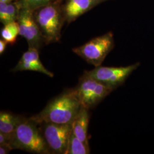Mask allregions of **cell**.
Wrapping results in <instances>:
<instances>
[{"instance_id": "obj_7", "label": "cell", "mask_w": 154, "mask_h": 154, "mask_svg": "<svg viewBox=\"0 0 154 154\" xmlns=\"http://www.w3.org/2000/svg\"><path fill=\"white\" fill-rule=\"evenodd\" d=\"M139 66V62L125 67L99 66L91 71H85L84 74L114 90L125 82L127 78Z\"/></svg>"}, {"instance_id": "obj_3", "label": "cell", "mask_w": 154, "mask_h": 154, "mask_svg": "<svg viewBox=\"0 0 154 154\" xmlns=\"http://www.w3.org/2000/svg\"><path fill=\"white\" fill-rule=\"evenodd\" d=\"M11 149H20L34 154H50L39 125L30 118H24L13 134Z\"/></svg>"}, {"instance_id": "obj_6", "label": "cell", "mask_w": 154, "mask_h": 154, "mask_svg": "<svg viewBox=\"0 0 154 154\" xmlns=\"http://www.w3.org/2000/svg\"><path fill=\"white\" fill-rule=\"evenodd\" d=\"M38 125L50 154H65L72 132V124L41 123Z\"/></svg>"}, {"instance_id": "obj_9", "label": "cell", "mask_w": 154, "mask_h": 154, "mask_svg": "<svg viewBox=\"0 0 154 154\" xmlns=\"http://www.w3.org/2000/svg\"><path fill=\"white\" fill-rule=\"evenodd\" d=\"M108 0H65L62 8L65 21L70 23L96 6Z\"/></svg>"}, {"instance_id": "obj_1", "label": "cell", "mask_w": 154, "mask_h": 154, "mask_svg": "<svg viewBox=\"0 0 154 154\" xmlns=\"http://www.w3.org/2000/svg\"><path fill=\"white\" fill-rule=\"evenodd\" d=\"M82 106L74 89L67 90L51 100L39 114L30 117L38 124L54 123L72 124Z\"/></svg>"}, {"instance_id": "obj_11", "label": "cell", "mask_w": 154, "mask_h": 154, "mask_svg": "<svg viewBox=\"0 0 154 154\" xmlns=\"http://www.w3.org/2000/svg\"><path fill=\"white\" fill-rule=\"evenodd\" d=\"M88 109L82 106L72 122V131L77 137L87 145H88Z\"/></svg>"}, {"instance_id": "obj_12", "label": "cell", "mask_w": 154, "mask_h": 154, "mask_svg": "<svg viewBox=\"0 0 154 154\" xmlns=\"http://www.w3.org/2000/svg\"><path fill=\"white\" fill-rule=\"evenodd\" d=\"M24 118L6 111L0 113V132L13 136L17 127Z\"/></svg>"}, {"instance_id": "obj_14", "label": "cell", "mask_w": 154, "mask_h": 154, "mask_svg": "<svg viewBox=\"0 0 154 154\" xmlns=\"http://www.w3.org/2000/svg\"><path fill=\"white\" fill-rule=\"evenodd\" d=\"M90 154L89 146L83 143L72 131L69 139L65 154Z\"/></svg>"}, {"instance_id": "obj_15", "label": "cell", "mask_w": 154, "mask_h": 154, "mask_svg": "<svg viewBox=\"0 0 154 154\" xmlns=\"http://www.w3.org/2000/svg\"><path fill=\"white\" fill-rule=\"evenodd\" d=\"M19 34L20 28L17 21H13L4 25V28L1 31L2 39L11 45L14 44L16 42L17 38Z\"/></svg>"}, {"instance_id": "obj_5", "label": "cell", "mask_w": 154, "mask_h": 154, "mask_svg": "<svg viewBox=\"0 0 154 154\" xmlns=\"http://www.w3.org/2000/svg\"><path fill=\"white\" fill-rule=\"evenodd\" d=\"M113 90V88L85 74L74 89L81 106L88 110L98 105Z\"/></svg>"}, {"instance_id": "obj_8", "label": "cell", "mask_w": 154, "mask_h": 154, "mask_svg": "<svg viewBox=\"0 0 154 154\" xmlns=\"http://www.w3.org/2000/svg\"><path fill=\"white\" fill-rule=\"evenodd\" d=\"M17 21L19 24L20 34L25 39L29 47L38 49L45 44L41 32L35 21L33 11L20 9Z\"/></svg>"}, {"instance_id": "obj_4", "label": "cell", "mask_w": 154, "mask_h": 154, "mask_svg": "<svg viewBox=\"0 0 154 154\" xmlns=\"http://www.w3.org/2000/svg\"><path fill=\"white\" fill-rule=\"evenodd\" d=\"M114 46L112 32L91 39L86 44L72 49V51L95 67L101 66Z\"/></svg>"}, {"instance_id": "obj_2", "label": "cell", "mask_w": 154, "mask_h": 154, "mask_svg": "<svg viewBox=\"0 0 154 154\" xmlns=\"http://www.w3.org/2000/svg\"><path fill=\"white\" fill-rule=\"evenodd\" d=\"M62 0H54L33 11L34 17L41 32L45 44L58 42L61 30L66 22L62 8Z\"/></svg>"}, {"instance_id": "obj_10", "label": "cell", "mask_w": 154, "mask_h": 154, "mask_svg": "<svg viewBox=\"0 0 154 154\" xmlns=\"http://www.w3.org/2000/svg\"><path fill=\"white\" fill-rule=\"evenodd\" d=\"M13 71H34L42 72L50 77H54L53 73L46 69L41 62L38 49L30 47L23 54L20 60L13 69Z\"/></svg>"}, {"instance_id": "obj_16", "label": "cell", "mask_w": 154, "mask_h": 154, "mask_svg": "<svg viewBox=\"0 0 154 154\" xmlns=\"http://www.w3.org/2000/svg\"><path fill=\"white\" fill-rule=\"evenodd\" d=\"M54 0H18L16 1L19 9L34 11L39 8L46 5Z\"/></svg>"}, {"instance_id": "obj_18", "label": "cell", "mask_w": 154, "mask_h": 154, "mask_svg": "<svg viewBox=\"0 0 154 154\" xmlns=\"http://www.w3.org/2000/svg\"><path fill=\"white\" fill-rule=\"evenodd\" d=\"M7 44L8 43L6 42L5 40H4L2 39H1L0 40V54H1V55L4 52Z\"/></svg>"}, {"instance_id": "obj_13", "label": "cell", "mask_w": 154, "mask_h": 154, "mask_svg": "<svg viewBox=\"0 0 154 154\" xmlns=\"http://www.w3.org/2000/svg\"><path fill=\"white\" fill-rule=\"evenodd\" d=\"M20 11L16 2H4L0 1V21L6 25L8 23L17 21Z\"/></svg>"}, {"instance_id": "obj_19", "label": "cell", "mask_w": 154, "mask_h": 154, "mask_svg": "<svg viewBox=\"0 0 154 154\" xmlns=\"http://www.w3.org/2000/svg\"><path fill=\"white\" fill-rule=\"evenodd\" d=\"M13 0H0L1 2H11Z\"/></svg>"}, {"instance_id": "obj_17", "label": "cell", "mask_w": 154, "mask_h": 154, "mask_svg": "<svg viewBox=\"0 0 154 154\" xmlns=\"http://www.w3.org/2000/svg\"><path fill=\"white\" fill-rule=\"evenodd\" d=\"M11 147L7 145H0V154H8L11 151Z\"/></svg>"}]
</instances>
